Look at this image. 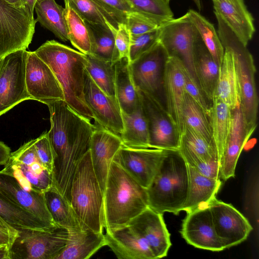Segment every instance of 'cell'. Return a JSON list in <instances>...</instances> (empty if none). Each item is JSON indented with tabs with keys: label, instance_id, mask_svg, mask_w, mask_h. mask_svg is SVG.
I'll list each match as a JSON object with an SVG mask.
<instances>
[{
	"label": "cell",
	"instance_id": "obj_1",
	"mask_svg": "<svg viewBox=\"0 0 259 259\" xmlns=\"http://www.w3.org/2000/svg\"><path fill=\"white\" fill-rule=\"evenodd\" d=\"M51 127L48 132L54 153V187L70 201V189L75 169L89 150L95 126L75 112L64 100L47 105Z\"/></svg>",
	"mask_w": 259,
	"mask_h": 259
},
{
	"label": "cell",
	"instance_id": "obj_2",
	"mask_svg": "<svg viewBox=\"0 0 259 259\" xmlns=\"http://www.w3.org/2000/svg\"><path fill=\"white\" fill-rule=\"evenodd\" d=\"M103 194L102 223L105 230L127 226L148 207L146 189L114 160L110 165Z\"/></svg>",
	"mask_w": 259,
	"mask_h": 259
},
{
	"label": "cell",
	"instance_id": "obj_3",
	"mask_svg": "<svg viewBox=\"0 0 259 259\" xmlns=\"http://www.w3.org/2000/svg\"><path fill=\"white\" fill-rule=\"evenodd\" d=\"M34 52L55 74L66 103L78 114L94 119L83 96L87 55L54 39L47 40Z\"/></svg>",
	"mask_w": 259,
	"mask_h": 259
},
{
	"label": "cell",
	"instance_id": "obj_4",
	"mask_svg": "<svg viewBox=\"0 0 259 259\" xmlns=\"http://www.w3.org/2000/svg\"><path fill=\"white\" fill-rule=\"evenodd\" d=\"M189 186L188 164L178 150H166L159 169L146 189L148 207L163 214H178L186 201Z\"/></svg>",
	"mask_w": 259,
	"mask_h": 259
},
{
	"label": "cell",
	"instance_id": "obj_5",
	"mask_svg": "<svg viewBox=\"0 0 259 259\" xmlns=\"http://www.w3.org/2000/svg\"><path fill=\"white\" fill-rule=\"evenodd\" d=\"M103 196L89 150L77 165L70 189V202L82 230L103 233Z\"/></svg>",
	"mask_w": 259,
	"mask_h": 259
},
{
	"label": "cell",
	"instance_id": "obj_6",
	"mask_svg": "<svg viewBox=\"0 0 259 259\" xmlns=\"http://www.w3.org/2000/svg\"><path fill=\"white\" fill-rule=\"evenodd\" d=\"M218 22V33L224 48L230 49L234 56L238 76L240 108L246 124L256 127L258 98L255 82L256 67L252 55L223 19L214 14Z\"/></svg>",
	"mask_w": 259,
	"mask_h": 259
},
{
	"label": "cell",
	"instance_id": "obj_7",
	"mask_svg": "<svg viewBox=\"0 0 259 259\" xmlns=\"http://www.w3.org/2000/svg\"><path fill=\"white\" fill-rule=\"evenodd\" d=\"M18 231L10 249V259H56L69 239L68 231L59 227Z\"/></svg>",
	"mask_w": 259,
	"mask_h": 259
},
{
	"label": "cell",
	"instance_id": "obj_8",
	"mask_svg": "<svg viewBox=\"0 0 259 259\" xmlns=\"http://www.w3.org/2000/svg\"><path fill=\"white\" fill-rule=\"evenodd\" d=\"M37 22L28 8L0 0V59L31 44Z\"/></svg>",
	"mask_w": 259,
	"mask_h": 259
},
{
	"label": "cell",
	"instance_id": "obj_9",
	"mask_svg": "<svg viewBox=\"0 0 259 259\" xmlns=\"http://www.w3.org/2000/svg\"><path fill=\"white\" fill-rule=\"evenodd\" d=\"M27 51L22 49L2 58L0 68V116L22 102L31 100L25 82Z\"/></svg>",
	"mask_w": 259,
	"mask_h": 259
},
{
	"label": "cell",
	"instance_id": "obj_10",
	"mask_svg": "<svg viewBox=\"0 0 259 259\" xmlns=\"http://www.w3.org/2000/svg\"><path fill=\"white\" fill-rule=\"evenodd\" d=\"M197 33L196 29L185 14L162 23L158 37L167 55L181 59L196 81L194 48Z\"/></svg>",
	"mask_w": 259,
	"mask_h": 259
},
{
	"label": "cell",
	"instance_id": "obj_11",
	"mask_svg": "<svg viewBox=\"0 0 259 259\" xmlns=\"http://www.w3.org/2000/svg\"><path fill=\"white\" fill-rule=\"evenodd\" d=\"M184 64L176 56L167 55L164 64L162 87L166 99V111L179 143L185 128L184 119L186 92L184 87Z\"/></svg>",
	"mask_w": 259,
	"mask_h": 259
},
{
	"label": "cell",
	"instance_id": "obj_12",
	"mask_svg": "<svg viewBox=\"0 0 259 259\" xmlns=\"http://www.w3.org/2000/svg\"><path fill=\"white\" fill-rule=\"evenodd\" d=\"M217 235L224 249L244 241L252 230L247 219L232 204L216 197L208 204Z\"/></svg>",
	"mask_w": 259,
	"mask_h": 259
},
{
	"label": "cell",
	"instance_id": "obj_13",
	"mask_svg": "<svg viewBox=\"0 0 259 259\" xmlns=\"http://www.w3.org/2000/svg\"><path fill=\"white\" fill-rule=\"evenodd\" d=\"M25 82L31 100L47 105L64 100L63 90L55 74L34 51L27 52Z\"/></svg>",
	"mask_w": 259,
	"mask_h": 259
},
{
	"label": "cell",
	"instance_id": "obj_14",
	"mask_svg": "<svg viewBox=\"0 0 259 259\" xmlns=\"http://www.w3.org/2000/svg\"><path fill=\"white\" fill-rule=\"evenodd\" d=\"M150 134L149 147L178 150L179 143L174 127L159 98L138 91Z\"/></svg>",
	"mask_w": 259,
	"mask_h": 259
},
{
	"label": "cell",
	"instance_id": "obj_15",
	"mask_svg": "<svg viewBox=\"0 0 259 259\" xmlns=\"http://www.w3.org/2000/svg\"><path fill=\"white\" fill-rule=\"evenodd\" d=\"M167 56L164 47L158 41L149 50L129 63L131 75L137 90L158 98Z\"/></svg>",
	"mask_w": 259,
	"mask_h": 259
},
{
	"label": "cell",
	"instance_id": "obj_16",
	"mask_svg": "<svg viewBox=\"0 0 259 259\" xmlns=\"http://www.w3.org/2000/svg\"><path fill=\"white\" fill-rule=\"evenodd\" d=\"M166 151L156 148H134L122 146L113 160L147 189L157 172Z\"/></svg>",
	"mask_w": 259,
	"mask_h": 259
},
{
	"label": "cell",
	"instance_id": "obj_17",
	"mask_svg": "<svg viewBox=\"0 0 259 259\" xmlns=\"http://www.w3.org/2000/svg\"><path fill=\"white\" fill-rule=\"evenodd\" d=\"M83 96L99 126L120 136L123 131L121 111L116 99L104 93L86 70L84 73Z\"/></svg>",
	"mask_w": 259,
	"mask_h": 259
},
{
	"label": "cell",
	"instance_id": "obj_18",
	"mask_svg": "<svg viewBox=\"0 0 259 259\" xmlns=\"http://www.w3.org/2000/svg\"><path fill=\"white\" fill-rule=\"evenodd\" d=\"M187 213L180 233L189 244L212 251L224 249L215 233L208 204L201 205Z\"/></svg>",
	"mask_w": 259,
	"mask_h": 259
},
{
	"label": "cell",
	"instance_id": "obj_19",
	"mask_svg": "<svg viewBox=\"0 0 259 259\" xmlns=\"http://www.w3.org/2000/svg\"><path fill=\"white\" fill-rule=\"evenodd\" d=\"M127 226L148 245L155 258L167 255L171 244L162 214L148 207Z\"/></svg>",
	"mask_w": 259,
	"mask_h": 259
},
{
	"label": "cell",
	"instance_id": "obj_20",
	"mask_svg": "<svg viewBox=\"0 0 259 259\" xmlns=\"http://www.w3.org/2000/svg\"><path fill=\"white\" fill-rule=\"evenodd\" d=\"M122 146L120 136L100 126H95L89 151L94 171L103 194L110 164Z\"/></svg>",
	"mask_w": 259,
	"mask_h": 259
},
{
	"label": "cell",
	"instance_id": "obj_21",
	"mask_svg": "<svg viewBox=\"0 0 259 259\" xmlns=\"http://www.w3.org/2000/svg\"><path fill=\"white\" fill-rule=\"evenodd\" d=\"M0 196L34 214L49 226L58 227L48 209L44 193L25 190L14 177L1 171Z\"/></svg>",
	"mask_w": 259,
	"mask_h": 259
},
{
	"label": "cell",
	"instance_id": "obj_22",
	"mask_svg": "<svg viewBox=\"0 0 259 259\" xmlns=\"http://www.w3.org/2000/svg\"><path fill=\"white\" fill-rule=\"evenodd\" d=\"M255 128L247 125L240 106L233 110L231 132L219 159L221 179L223 181H226L235 176L236 164L240 153Z\"/></svg>",
	"mask_w": 259,
	"mask_h": 259
},
{
	"label": "cell",
	"instance_id": "obj_23",
	"mask_svg": "<svg viewBox=\"0 0 259 259\" xmlns=\"http://www.w3.org/2000/svg\"><path fill=\"white\" fill-rule=\"evenodd\" d=\"M218 14L245 46L255 31L254 19L243 0H211Z\"/></svg>",
	"mask_w": 259,
	"mask_h": 259
},
{
	"label": "cell",
	"instance_id": "obj_24",
	"mask_svg": "<svg viewBox=\"0 0 259 259\" xmlns=\"http://www.w3.org/2000/svg\"><path fill=\"white\" fill-rule=\"evenodd\" d=\"M4 166L1 171L14 177L27 191L44 193L54 186L52 173L39 158L20 162L9 158Z\"/></svg>",
	"mask_w": 259,
	"mask_h": 259
},
{
	"label": "cell",
	"instance_id": "obj_25",
	"mask_svg": "<svg viewBox=\"0 0 259 259\" xmlns=\"http://www.w3.org/2000/svg\"><path fill=\"white\" fill-rule=\"evenodd\" d=\"M107 245L119 259H155L152 251L128 226L106 230Z\"/></svg>",
	"mask_w": 259,
	"mask_h": 259
},
{
	"label": "cell",
	"instance_id": "obj_26",
	"mask_svg": "<svg viewBox=\"0 0 259 259\" xmlns=\"http://www.w3.org/2000/svg\"><path fill=\"white\" fill-rule=\"evenodd\" d=\"M224 50L214 96L234 110L240 106V84L233 54L228 48Z\"/></svg>",
	"mask_w": 259,
	"mask_h": 259
},
{
	"label": "cell",
	"instance_id": "obj_27",
	"mask_svg": "<svg viewBox=\"0 0 259 259\" xmlns=\"http://www.w3.org/2000/svg\"><path fill=\"white\" fill-rule=\"evenodd\" d=\"M194 64L197 83L205 98L211 101L216 88L219 65L211 56L198 33L195 42Z\"/></svg>",
	"mask_w": 259,
	"mask_h": 259
},
{
	"label": "cell",
	"instance_id": "obj_28",
	"mask_svg": "<svg viewBox=\"0 0 259 259\" xmlns=\"http://www.w3.org/2000/svg\"><path fill=\"white\" fill-rule=\"evenodd\" d=\"M68 232L67 244L56 259L89 258L106 245L103 233L82 230Z\"/></svg>",
	"mask_w": 259,
	"mask_h": 259
},
{
	"label": "cell",
	"instance_id": "obj_29",
	"mask_svg": "<svg viewBox=\"0 0 259 259\" xmlns=\"http://www.w3.org/2000/svg\"><path fill=\"white\" fill-rule=\"evenodd\" d=\"M115 91L122 112L132 113L141 105L138 91L131 75L128 58H121L115 63Z\"/></svg>",
	"mask_w": 259,
	"mask_h": 259
},
{
	"label": "cell",
	"instance_id": "obj_30",
	"mask_svg": "<svg viewBox=\"0 0 259 259\" xmlns=\"http://www.w3.org/2000/svg\"><path fill=\"white\" fill-rule=\"evenodd\" d=\"M188 191L183 210L187 212L208 203L214 197L222 184L221 180L206 177L188 165Z\"/></svg>",
	"mask_w": 259,
	"mask_h": 259
},
{
	"label": "cell",
	"instance_id": "obj_31",
	"mask_svg": "<svg viewBox=\"0 0 259 259\" xmlns=\"http://www.w3.org/2000/svg\"><path fill=\"white\" fill-rule=\"evenodd\" d=\"M178 151L187 164L192 167L211 159L219 160L215 144L187 126L182 136Z\"/></svg>",
	"mask_w": 259,
	"mask_h": 259
},
{
	"label": "cell",
	"instance_id": "obj_32",
	"mask_svg": "<svg viewBox=\"0 0 259 259\" xmlns=\"http://www.w3.org/2000/svg\"><path fill=\"white\" fill-rule=\"evenodd\" d=\"M121 114L123 131L120 137L123 146L134 148H150L148 124L141 103L133 113L121 112Z\"/></svg>",
	"mask_w": 259,
	"mask_h": 259
},
{
	"label": "cell",
	"instance_id": "obj_33",
	"mask_svg": "<svg viewBox=\"0 0 259 259\" xmlns=\"http://www.w3.org/2000/svg\"><path fill=\"white\" fill-rule=\"evenodd\" d=\"M211 102L208 116L212 139L220 159L231 132L233 121V110L215 96H213Z\"/></svg>",
	"mask_w": 259,
	"mask_h": 259
},
{
	"label": "cell",
	"instance_id": "obj_34",
	"mask_svg": "<svg viewBox=\"0 0 259 259\" xmlns=\"http://www.w3.org/2000/svg\"><path fill=\"white\" fill-rule=\"evenodd\" d=\"M44 197L55 224L68 232L81 230L70 201L55 187L46 191Z\"/></svg>",
	"mask_w": 259,
	"mask_h": 259
},
{
	"label": "cell",
	"instance_id": "obj_35",
	"mask_svg": "<svg viewBox=\"0 0 259 259\" xmlns=\"http://www.w3.org/2000/svg\"><path fill=\"white\" fill-rule=\"evenodd\" d=\"M35 19L63 41L69 40L65 16V8L55 0H37L34 7Z\"/></svg>",
	"mask_w": 259,
	"mask_h": 259
},
{
	"label": "cell",
	"instance_id": "obj_36",
	"mask_svg": "<svg viewBox=\"0 0 259 259\" xmlns=\"http://www.w3.org/2000/svg\"><path fill=\"white\" fill-rule=\"evenodd\" d=\"M0 217L18 230H48L56 227L49 226L34 214L1 196Z\"/></svg>",
	"mask_w": 259,
	"mask_h": 259
},
{
	"label": "cell",
	"instance_id": "obj_37",
	"mask_svg": "<svg viewBox=\"0 0 259 259\" xmlns=\"http://www.w3.org/2000/svg\"><path fill=\"white\" fill-rule=\"evenodd\" d=\"M92 39V54L99 59L115 63L119 60L114 34L108 26L85 21Z\"/></svg>",
	"mask_w": 259,
	"mask_h": 259
},
{
	"label": "cell",
	"instance_id": "obj_38",
	"mask_svg": "<svg viewBox=\"0 0 259 259\" xmlns=\"http://www.w3.org/2000/svg\"><path fill=\"white\" fill-rule=\"evenodd\" d=\"M185 14L196 29L211 56L220 66L225 50L214 26L194 10L190 9Z\"/></svg>",
	"mask_w": 259,
	"mask_h": 259
},
{
	"label": "cell",
	"instance_id": "obj_39",
	"mask_svg": "<svg viewBox=\"0 0 259 259\" xmlns=\"http://www.w3.org/2000/svg\"><path fill=\"white\" fill-rule=\"evenodd\" d=\"M64 8L69 40L81 53L91 55L92 39L85 21L66 3Z\"/></svg>",
	"mask_w": 259,
	"mask_h": 259
},
{
	"label": "cell",
	"instance_id": "obj_40",
	"mask_svg": "<svg viewBox=\"0 0 259 259\" xmlns=\"http://www.w3.org/2000/svg\"><path fill=\"white\" fill-rule=\"evenodd\" d=\"M86 70L96 84L106 95L116 99L115 63L87 55Z\"/></svg>",
	"mask_w": 259,
	"mask_h": 259
},
{
	"label": "cell",
	"instance_id": "obj_41",
	"mask_svg": "<svg viewBox=\"0 0 259 259\" xmlns=\"http://www.w3.org/2000/svg\"><path fill=\"white\" fill-rule=\"evenodd\" d=\"M184 119L185 126H188L207 141L214 143L208 115L187 93Z\"/></svg>",
	"mask_w": 259,
	"mask_h": 259
},
{
	"label": "cell",
	"instance_id": "obj_42",
	"mask_svg": "<svg viewBox=\"0 0 259 259\" xmlns=\"http://www.w3.org/2000/svg\"><path fill=\"white\" fill-rule=\"evenodd\" d=\"M132 11L142 14L162 24L173 18L166 0H123Z\"/></svg>",
	"mask_w": 259,
	"mask_h": 259
},
{
	"label": "cell",
	"instance_id": "obj_43",
	"mask_svg": "<svg viewBox=\"0 0 259 259\" xmlns=\"http://www.w3.org/2000/svg\"><path fill=\"white\" fill-rule=\"evenodd\" d=\"M101 10L108 26L117 29L120 23L126 22V16L132 11L123 0H92Z\"/></svg>",
	"mask_w": 259,
	"mask_h": 259
},
{
	"label": "cell",
	"instance_id": "obj_44",
	"mask_svg": "<svg viewBox=\"0 0 259 259\" xmlns=\"http://www.w3.org/2000/svg\"><path fill=\"white\" fill-rule=\"evenodd\" d=\"M85 21L108 26L101 10L92 0H64Z\"/></svg>",
	"mask_w": 259,
	"mask_h": 259
},
{
	"label": "cell",
	"instance_id": "obj_45",
	"mask_svg": "<svg viewBox=\"0 0 259 259\" xmlns=\"http://www.w3.org/2000/svg\"><path fill=\"white\" fill-rule=\"evenodd\" d=\"M159 27L156 29L143 34L135 35L131 34L129 63L135 61L158 41Z\"/></svg>",
	"mask_w": 259,
	"mask_h": 259
},
{
	"label": "cell",
	"instance_id": "obj_46",
	"mask_svg": "<svg viewBox=\"0 0 259 259\" xmlns=\"http://www.w3.org/2000/svg\"><path fill=\"white\" fill-rule=\"evenodd\" d=\"M125 24L131 34L133 35L151 31L161 25L156 20L134 11L127 14Z\"/></svg>",
	"mask_w": 259,
	"mask_h": 259
},
{
	"label": "cell",
	"instance_id": "obj_47",
	"mask_svg": "<svg viewBox=\"0 0 259 259\" xmlns=\"http://www.w3.org/2000/svg\"><path fill=\"white\" fill-rule=\"evenodd\" d=\"M184 87L186 93L208 115L210 106L206 101V98L200 89L197 82L184 65L183 68Z\"/></svg>",
	"mask_w": 259,
	"mask_h": 259
},
{
	"label": "cell",
	"instance_id": "obj_48",
	"mask_svg": "<svg viewBox=\"0 0 259 259\" xmlns=\"http://www.w3.org/2000/svg\"><path fill=\"white\" fill-rule=\"evenodd\" d=\"M34 146L42 164L52 173L54 153L48 132L34 139Z\"/></svg>",
	"mask_w": 259,
	"mask_h": 259
},
{
	"label": "cell",
	"instance_id": "obj_49",
	"mask_svg": "<svg viewBox=\"0 0 259 259\" xmlns=\"http://www.w3.org/2000/svg\"><path fill=\"white\" fill-rule=\"evenodd\" d=\"M112 31L116 49L119 59L123 58L128 59L131 44V33L125 23H120L117 29L110 27Z\"/></svg>",
	"mask_w": 259,
	"mask_h": 259
},
{
	"label": "cell",
	"instance_id": "obj_50",
	"mask_svg": "<svg viewBox=\"0 0 259 259\" xmlns=\"http://www.w3.org/2000/svg\"><path fill=\"white\" fill-rule=\"evenodd\" d=\"M193 167L202 176L210 179L221 180L219 159H214L202 162Z\"/></svg>",
	"mask_w": 259,
	"mask_h": 259
},
{
	"label": "cell",
	"instance_id": "obj_51",
	"mask_svg": "<svg viewBox=\"0 0 259 259\" xmlns=\"http://www.w3.org/2000/svg\"><path fill=\"white\" fill-rule=\"evenodd\" d=\"M19 231L12 227L0 217V245L12 246L18 237Z\"/></svg>",
	"mask_w": 259,
	"mask_h": 259
},
{
	"label": "cell",
	"instance_id": "obj_52",
	"mask_svg": "<svg viewBox=\"0 0 259 259\" xmlns=\"http://www.w3.org/2000/svg\"><path fill=\"white\" fill-rule=\"evenodd\" d=\"M11 154L10 148L4 142L0 141V165H5Z\"/></svg>",
	"mask_w": 259,
	"mask_h": 259
},
{
	"label": "cell",
	"instance_id": "obj_53",
	"mask_svg": "<svg viewBox=\"0 0 259 259\" xmlns=\"http://www.w3.org/2000/svg\"><path fill=\"white\" fill-rule=\"evenodd\" d=\"M10 249L7 245H0V259H10Z\"/></svg>",
	"mask_w": 259,
	"mask_h": 259
},
{
	"label": "cell",
	"instance_id": "obj_54",
	"mask_svg": "<svg viewBox=\"0 0 259 259\" xmlns=\"http://www.w3.org/2000/svg\"><path fill=\"white\" fill-rule=\"evenodd\" d=\"M10 5L17 8H28L26 0H4Z\"/></svg>",
	"mask_w": 259,
	"mask_h": 259
},
{
	"label": "cell",
	"instance_id": "obj_55",
	"mask_svg": "<svg viewBox=\"0 0 259 259\" xmlns=\"http://www.w3.org/2000/svg\"><path fill=\"white\" fill-rule=\"evenodd\" d=\"M28 10L32 15H33L34 7L37 0H26Z\"/></svg>",
	"mask_w": 259,
	"mask_h": 259
},
{
	"label": "cell",
	"instance_id": "obj_56",
	"mask_svg": "<svg viewBox=\"0 0 259 259\" xmlns=\"http://www.w3.org/2000/svg\"><path fill=\"white\" fill-rule=\"evenodd\" d=\"M192 1L194 2V3H195L196 6L199 9V10L200 11L201 9V4L200 0H192Z\"/></svg>",
	"mask_w": 259,
	"mask_h": 259
},
{
	"label": "cell",
	"instance_id": "obj_57",
	"mask_svg": "<svg viewBox=\"0 0 259 259\" xmlns=\"http://www.w3.org/2000/svg\"><path fill=\"white\" fill-rule=\"evenodd\" d=\"M2 58L0 59V68H1V67L2 65Z\"/></svg>",
	"mask_w": 259,
	"mask_h": 259
},
{
	"label": "cell",
	"instance_id": "obj_58",
	"mask_svg": "<svg viewBox=\"0 0 259 259\" xmlns=\"http://www.w3.org/2000/svg\"><path fill=\"white\" fill-rule=\"evenodd\" d=\"M169 3L170 0H166Z\"/></svg>",
	"mask_w": 259,
	"mask_h": 259
}]
</instances>
